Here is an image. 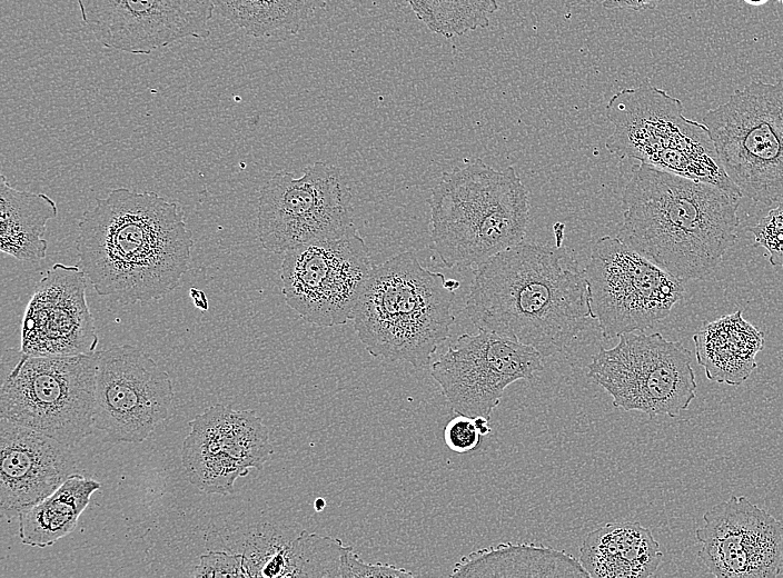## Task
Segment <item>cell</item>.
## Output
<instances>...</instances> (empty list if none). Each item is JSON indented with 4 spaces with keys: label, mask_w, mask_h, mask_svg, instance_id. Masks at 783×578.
<instances>
[{
    "label": "cell",
    "mask_w": 783,
    "mask_h": 578,
    "mask_svg": "<svg viewBox=\"0 0 783 578\" xmlns=\"http://www.w3.org/2000/svg\"><path fill=\"white\" fill-rule=\"evenodd\" d=\"M779 2L783 3V0H777Z\"/></svg>",
    "instance_id": "obj_35"
},
{
    "label": "cell",
    "mask_w": 783,
    "mask_h": 578,
    "mask_svg": "<svg viewBox=\"0 0 783 578\" xmlns=\"http://www.w3.org/2000/svg\"><path fill=\"white\" fill-rule=\"evenodd\" d=\"M374 266L364 239L350 232L285 252L280 268L286 303L319 327L345 325Z\"/></svg>",
    "instance_id": "obj_12"
},
{
    "label": "cell",
    "mask_w": 783,
    "mask_h": 578,
    "mask_svg": "<svg viewBox=\"0 0 783 578\" xmlns=\"http://www.w3.org/2000/svg\"><path fill=\"white\" fill-rule=\"evenodd\" d=\"M663 552L651 530L640 522H607L588 532L578 560L589 577L647 578L658 569Z\"/></svg>",
    "instance_id": "obj_20"
},
{
    "label": "cell",
    "mask_w": 783,
    "mask_h": 578,
    "mask_svg": "<svg viewBox=\"0 0 783 578\" xmlns=\"http://www.w3.org/2000/svg\"><path fill=\"white\" fill-rule=\"evenodd\" d=\"M743 1L750 6H753V7L763 6L766 2H769V0H743Z\"/></svg>",
    "instance_id": "obj_33"
},
{
    "label": "cell",
    "mask_w": 783,
    "mask_h": 578,
    "mask_svg": "<svg viewBox=\"0 0 783 578\" xmlns=\"http://www.w3.org/2000/svg\"><path fill=\"white\" fill-rule=\"evenodd\" d=\"M416 18L445 38L487 28L499 6L497 0H405Z\"/></svg>",
    "instance_id": "obj_26"
},
{
    "label": "cell",
    "mask_w": 783,
    "mask_h": 578,
    "mask_svg": "<svg viewBox=\"0 0 783 578\" xmlns=\"http://www.w3.org/2000/svg\"><path fill=\"white\" fill-rule=\"evenodd\" d=\"M414 577L410 571L389 564H369L359 558L350 546H346L340 564L339 578Z\"/></svg>",
    "instance_id": "obj_29"
},
{
    "label": "cell",
    "mask_w": 783,
    "mask_h": 578,
    "mask_svg": "<svg viewBox=\"0 0 783 578\" xmlns=\"http://www.w3.org/2000/svg\"><path fill=\"white\" fill-rule=\"evenodd\" d=\"M483 436L479 432L474 418L458 415L450 419L444 429V440L446 446L457 452L465 454L476 449L482 442Z\"/></svg>",
    "instance_id": "obj_30"
},
{
    "label": "cell",
    "mask_w": 783,
    "mask_h": 578,
    "mask_svg": "<svg viewBox=\"0 0 783 578\" xmlns=\"http://www.w3.org/2000/svg\"><path fill=\"white\" fill-rule=\"evenodd\" d=\"M473 275L466 300L472 322L543 357L564 351L592 319L585 273L558 246L521 242Z\"/></svg>",
    "instance_id": "obj_2"
},
{
    "label": "cell",
    "mask_w": 783,
    "mask_h": 578,
    "mask_svg": "<svg viewBox=\"0 0 783 578\" xmlns=\"http://www.w3.org/2000/svg\"><path fill=\"white\" fill-rule=\"evenodd\" d=\"M605 9L648 10L654 9L664 0H598Z\"/></svg>",
    "instance_id": "obj_31"
},
{
    "label": "cell",
    "mask_w": 783,
    "mask_h": 578,
    "mask_svg": "<svg viewBox=\"0 0 783 578\" xmlns=\"http://www.w3.org/2000/svg\"><path fill=\"white\" fill-rule=\"evenodd\" d=\"M327 0H214L215 11L248 36L286 38L300 32Z\"/></svg>",
    "instance_id": "obj_25"
},
{
    "label": "cell",
    "mask_w": 783,
    "mask_h": 578,
    "mask_svg": "<svg viewBox=\"0 0 783 578\" xmlns=\"http://www.w3.org/2000/svg\"><path fill=\"white\" fill-rule=\"evenodd\" d=\"M83 23L106 47L148 54L205 34L214 0H78Z\"/></svg>",
    "instance_id": "obj_17"
},
{
    "label": "cell",
    "mask_w": 783,
    "mask_h": 578,
    "mask_svg": "<svg viewBox=\"0 0 783 578\" xmlns=\"http://www.w3.org/2000/svg\"><path fill=\"white\" fill-rule=\"evenodd\" d=\"M315 507H316V510H317V511L323 510V509L325 508V500H324L323 498H318V499L315 501Z\"/></svg>",
    "instance_id": "obj_34"
},
{
    "label": "cell",
    "mask_w": 783,
    "mask_h": 578,
    "mask_svg": "<svg viewBox=\"0 0 783 578\" xmlns=\"http://www.w3.org/2000/svg\"><path fill=\"white\" fill-rule=\"evenodd\" d=\"M763 333L735 311L705 322L693 335L697 362L710 380L741 385L756 367Z\"/></svg>",
    "instance_id": "obj_21"
},
{
    "label": "cell",
    "mask_w": 783,
    "mask_h": 578,
    "mask_svg": "<svg viewBox=\"0 0 783 578\" xmlns=\"http://www.w3.org/2000/svg\"><path fill=\"white\" fill-rule=\"evenodd\" d=\"M190 292H191V298H192L194 301H195V306H196L197 308L201 309L200 303H202L204 307H205V309L207 310V309H208V305H207V299H206L205 293H204L202 291H200V290H197V289H191Z\"/></svg>",
    "instance_id": "obj_32"
},
{
    "label": "cell",
    "mask_w": 783,
    "mask_h": 578,
    "mask_svg": "<svg viewBox=\"0 0 783 578\" xmlns=\"http://www.w3.org/2000/svg\"><path fill=\"white\" fill-rule=\"evenodd\" d=\"M87 279L78 263L58 262L47 270L23 315V352L51 357L96 352L98 335L87 303Z\"/></svg>",
    "instance_id": "obj_18"
},
{
    "label": "cell",
    "mask_w": 783,
    "mask_h": 578,
    "mask_svg": "<svg viewBox=\"0 0 783 578\" xmlns=\"http://www.w3.org/2000/svg\"><path fill=\"white\" fill-rule=\"evenodd\" d=\"M543 369V356L533 347L478 329L460 335L433 362L430 376L454 412L489 419L509 385L532 381Z\"/></svg>",
    "instance_id": "obj_14"
},
{
    "label": "cell",
    "mask_w": 783,
    "mask_h": 578,
    "mask_svg": "<svg viewBox=\"0 0 783 578\" xmlns=\"http://www.w3.org/2000/svg\"><path fill=\"white\" fill-rule=\"evenodd\" d=\"M601 347L587 365V376L611 397L617 409L650 418H675L696 397L692 352L660 332L634 331Z\"/></svg>",
    "instance_id": "obj_9"
},
{
    "label": "cell",
    "mask_w": 783,
    "mask_h": 578,
    "mask_svg": "<svg viewBox=\"0 0 783 578\" xmlns=\"http://www.w3.org/2000/svg\"><path fill=\"white\" fill-rule=\"evenodd\" d=\"M0 506L8 518L54 492L76 472L69 447L6 418L0 420Z\"/></svg>",
    "instance_id": "obj_19"
},
{
    "label": "cell",
    "mask_w": 783,
    "mask_h": 578,
    "mask_svg": "<svg viewBox=\"0 0 783 578\" xmlns=\"http://www.w3.org/2000/svg\"><path fill=\"white\" fill-rule=\"evenodd\" d=\"M351 190L336 166L315 161L300 177L286 170L261 188L257 229L264 249L281 253L356 231Z\"/></svg>",
    "instance_id": "obj_10"
},
{
    "label": "cell",
    "mask_w": 783,
    "mask_h": 578,
    "mask_svg": "<svg viewBox=\"0 0 783 578\" xmlns=\"http://www.w3.org/2000/svg\"><path fill=\"white\" fill-rule=\"evenodd\" d=\"M194 577H248L245 558L240 552L211 550L199 558Z\"/></svg>",
    "instance_id": "obj_28"
},
{
    "label": "cell",
    "mask_w": 783,
    "mask_h": 578,
    "mask_svg": "<svg viewBox=\"0 0 783 578\" xmlns=\"http://www.w3.org/2000/svg\"><path fill=\"white\" fill-rule=\"evenodd\" d=\"M100 487L93 479L71 475L54 492L18 515L21 542L44 548L71 534Z\"/></svg>",
    "instance_id": "obj_24"
},
{
    "label": "cell",
    "mask_w": 783,
    "mask_h": 578,
    "mask_svg": "<svg viewBox=\"0 0 783 578\" xmlns=\"http://www.w3.org/2000/svg\"><path fill=\"white\" fill-rule=\"evenodd\" d=\"M755 245L767 251L769 262L783 268V199L750 228Z\"/></svg>",
    "instance_id": "obj_27"
},
{
    "label": "cell",
    "mask_w": 783,
    "mask_h": 578,
    "mask_svg": "<svg viewBox=\"0 0 783 578\" xmlns=\"http://www.w3.org/2000/svg\"><path fill=\"white\" fill-rule=\"evenodd\" d=\"M169 373L131 345L96 351L93 428L113 444H140L169 416Z\"/></svg>",
    "instance_id": "obj_13"
},
{
    "label": "cell",
    "mask_w": 783,
    "mask_h": 578,
    "mask_svg": "<svg viewBox=\"0 0 783 578\" xmlns=\"http://www.w3.org/2000/svg\"><path fill=\"white\" fill-rule=\"evenodd\" d=\"M584 273L591 316L605 339L652 328L685 292L683 280L618 237L604 236L594 243Z\"/></svg>",
    "instance_id": "obj_11"
},
{
    "label": "cell",
    "mask_w": 783,
    "mask_h": 578,
    "mask_svg": "<svg viewBox=\"0 0 783 578\" xmlns=\"http://www.w3.org/2000/svg\"><path fill=\"white\" fill-rule=\"evenodd\" d=\"M0 416L70 447L93 431L96 352L33 356L7 349Z\"/></svg>",
    "instance_id": "obj_7"
},
{
    "label": "cell",
    "mask_w": 783,
    "mask_h": 578,
    "mask_svg": "<svg viewBox=\"0 0 783 578\" xmlns=\"http://www.w3.org/2000/svg\"><path fill=\"white\" fill-rule=\"evenodd\" d=\"M78 231L79 267L98 295L120 302L161 299L190 266L194 241L178 205L152 191L111 190Z\"/></svg>",
    "instance_id": "obj_1"
},
{
    "label": "cell",
    "mask_w": 783,
    "mask_h": 578,
    "mask_svg": "<svg viewBox=\"0 0 783 578\" xmlns=\"http://www.w3.org/2000/svg\"><path fill=\"white\" fill-rule=\"evenodd\" d=\"M454 299L443 273L405 251L374 266L354 311V328L373 357L425 367L449 337Z\"/></svg>",
    "instance_id": "obj_4"
},
{
    "label": "cell",
    "mask_w": 783,
    "mask_h": 578,
    "mask_svg": "<svg viewBox=\"0 0 783 578\" xmlns=\"http://www.w3.org/2000/svg\"><path fill=\"white\" fill-rule=\"evenodd\" d=\"M702 122L742 197L766 205L783 199V81H751Z\"/></svg>",
    "instance_id": "obj_8"
},
{
    "label": "cell",
    "mask_w": 783,
    "mask_h": 578,
    "mask_svg": "<svg viewBox=\"0 0 783 578\" xmlns=\"http://www.w3.org/2000/svg\"><path fill=\"white\" fill-rule=\"evenodd\" d=\"M739 203L714 185L638 162L617 237L683 281L703 279L736 241Z\"/></svg>",
    "instance_id": "obj_3"
},
{
    "label": "cell",
    "mask_w": 783,
    "mask_h": 578,
    "mask_svg": "<svg viewBox=\"0 0 783 578\" xmlns=\"http://www.w3.org/2000/svg\"><path fill=\"white\" fill-rule=\"evenodd\" d=\"M452 577H589L578 559L533 542H505L475 550L457 561Z\"/></svg>",
    "instance_id": "obj_22"
},
{
    "label": "cell",
    "mask_w": 783,
    "mask_h": 578,
    "mask_svg": "<svg viewBox=\"0 0 783 578\" xmlns=\"http://www.w3.org/2000/svg\"><path fill=\"white\" fill-rule=\"evenodd\" d=\"M683 103L648 81L616 92L606 104L614 126L605 148L623 159L714 185L741 198L723 169L703 122L686 118Z\"/></svg>",
    "instance_id": "obj_6"
},
{
    "label": "cell",
    "mask_w": 783,
    "mask_h": 578,
    "mask_svg": "<svg viewBox=\"0 0 783 578\" xmlns=\"http://www.w3.org/2000/svg\"><path fill=\"white\" fill-rule=\"evenodd\" d=\"M695 531L698 560L717 578H772L783 569V524L745 496L703 515Z\"/></svg>",
    "instance_id": "obj_16"
},
{
    "label": "cell",
    "mask_w": 783,
    "mask_h": 578,
    "mask_svg": "<svg viewBox=\"0 0 783 578\" xmlns=\"http://www.w3.org/2000/svg\"><path fill=\"white\" fill-rule=\"evenodd\" d=\"M181 464L192 486L228 495L238 478L262 469L274 452L269 431L252 410L214 405L189 421Z\"/></svg>",
    "instance_id": "obj_15"
},
{
    "label": "cell",
    "mask_w": 783,
    "mask_h": 578,
    "mask_svg": "<svg viewBox=\"0 0 783 578\" xmlns=\"http://www.w3.org/2000/svg\"><path fill=\"white\" fill-rule=\"evenodd\" d=\"M429 206L432 240L447 268L478 266L526 236L528 191L512 166L475 159L446 171Z\"/></svg>",
    "instance_id": "obj_5"
},
{
    "label": "cell",
    "mask_w": 783,
    "mask_h": 578,
    "mask_svg": "<svg viewBox=\"0 0 783 578\" xmlns=\"http://www.w3.org/2000/svg\"><path fill=\"white\" fill-rule=\"evenodd\" d=\"M56 202L44 193L14 189L0 177V250L21 261L46 258L47 222L56 218Z\"/></svg>",
    "instance_id": "obj_23"
}]
</instances>
